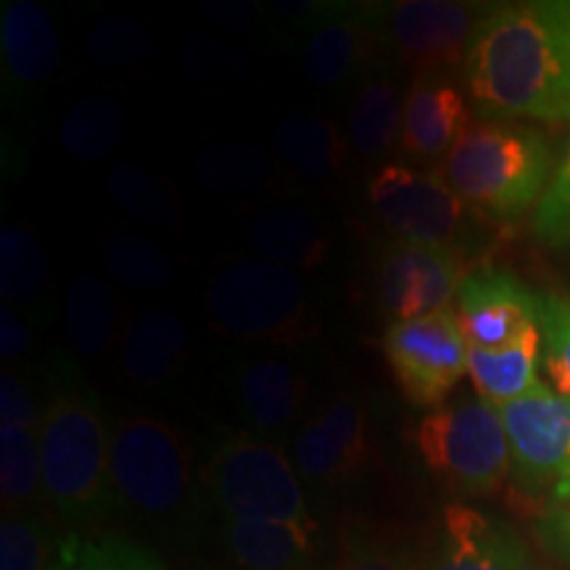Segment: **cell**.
I'll return each instance as SVG.
<instances>
[{
	"label": "cell",
	"mask_w": 570,
	"mask_h": 570,
	"mask_svg": "<svg viewBox=\"0 0 570 570\" xmlns=\"http://www.w3.org/2000/svg\"><path fill=\"white\" fill-rule=\"evenodd\" d=\"M46 525L32 515L6 512L0 523V570H53Z\"/></svg>",
	"instance_id": "cell-36"
},
{
	"label": "cell",
	"mask_w": 570,
	"mask_h": 570,
	"mask_svg": "<svg viewBox=\"0 0 570 570\" xmlns=\"http://www.w3.org/2000/svg\"><path fill=\"white\" fill-rule=\"evenodd\" d=\"M375 217L396 238L454 248L465 254L479 246V214L449 188L439 173L407 164H383L367 188Z\"/></svg>",
	"instance_id": "cell-8"
},
{
	"label": "cell",
	"mask_w": 570,
	"mask_h": 570,
	"mask_svg": "<svg viewBox=\"0 0 570 570\" xmlns=\"http://www.w3.org/2000/svg\"><path fill=\"white\" fill-rule=\"evenodd\" d=\"M381 346L399 391L415 407L439 410L468 375L470 344L452 306L389 323Z\"/></svg>",
	"instance_id": "cell-9"
},
{
	"label": "cell",
	"mask_w": 570,
	"mask_h": 570,
	"mask_svg": "<svg viewBox=\"0 0 570 570\" xmlns=\"http://www.w3.org/2000/svg\"><path fill=\"white\" fill-rule=\"evenodd\" d=\"M541 362L552 389L570 402V296H539Z\"/></svg>",
	"instance_id": "cell-35"
},
{
	"label": "cell",
	"mask_w": 570,
	"mask_h": 570,
	"mask_svg": "<svg viewBox=\"0 0 570 570\" xmlns=\"http://www.w3.org/2000/svg\"><path fill=\"white\" fill-rule=\"evenodd\" d=\"M552 173L550 140L537 127L502 119L470 125L439 167L449 188L489 223L537 209Z\"/></svg>",
	"instance_id": "cell-3"
},
{
	"label": "cell",
	"mask_w": 570,
	"mask_h": 570,
	"mask_svg": "<svg viewBox=\"0 0 570 570\" xmlns=\"http://www.w3.org/2000/svg\"><path fill=\"white\" fill-rule=\"evenodd\" d=\"M510 441L512 475L523 489L547 491L570 483V402L547 383L499 407Z\"/></svg>",
	"instance_id": "cell-11"
},
{
	"label": "cell",
	"mask_w": 570,
	"mask_h": 570,
	"mask_svg": "<svg viewBox=\"0 0 570 570\" xmlns=\"http://www.w3.org/2000/svg\"><path fill=\"white\" fill-rule=\"evenodd\" d=\"M539 539L554 558L570 562V483L554 489L539 512Z\"/></svg>",
	"instance_id": "cell-39"
},
{
	"label": "cell",
	"mask_w": 570,
	"mask_h": 570,
	"mask_svg": "<svg viewBox=\"0 0 570 570\" xmlns=\"http://www.w3.org/2000/svg\"><path fill=\"white\" fill-rule=\"evenodd\" d=\"M248 244L256 256L288 269H312L331 252V238L312 214L302 209L259 212L248 225Z\"/></svg>",
	"instance_id": "cell-22"
},
{
	"label": "cell",
	"mask_w": 570,
	"mask_h": 570,
	"mask_svg": "<svg viewBox=\"0 0 570 570\" xmlns=\"http://www.w3.org/2000/svg\"><path fill=\"white\" fill-rule=\"evenodd\" d=\"M196 177L217 194H246L267 177V159L252 142H214L196 156Z\"/></svg>",
	"instance_id": "cell-33"
},
{
	"label": "cell",
	"mask_w": 570,
	"mask_h": 570,
	"mask_svg": "<svg viewBox=\"0 0 570 570\" xmlns=\"http://www.w3.org/2000/svg\"><path fill=\"white\" fill-rule=\"evenodd\" d=\"M431 570H537L529 547L504 520L454 502L444 508Z\"/></svg>",
	"instance_id": "cell-15"
},
{
	"label": "cell",
	"mask_w": 570,
	"mask_h": 570,
	"mask_svg": "<svg viewBox=\"0 0 570 570\" xmlns=\"http://www.w3.org/2000/svg\"><path fill=\"white\" fill-rule=\"evenodd\" d=\"M111 483L142 515H177L190 491V449L183 433L151 415L119 417L111 425Z\"/></svg>",
	"instance_id": "cell-7"
},
{
	"label": "cell",
	"mask_w": 570,
	"mask_h": 570,
	"mask_svg": "<svg viewBox=\"0 0 570 570\" xmlns=\"http://www.w3.org/2000/svg\"><path fill=\"white\" fill-rule=\"evenodd\" d=\"M404 104L389 77H370L356 92L348 114V138L365 159H377L402 140Z\"/></svg>",
	"instance_id": "cell-26"
},
{
	"label": "cell",
	"mask_w": 570,
	"mask_h": 570,
	"mask_svg": "<svg viewBox=\"0 0 570 570\" xmlns=\"http://www.w3.org/2000/svg\"><path fill=\"white\" fill-rule=\"evenodd\" d=\"M415 446L441 487L460 497L494 494L512 473L502 412L483 396H462L420 420Z\"/></svg>",
	"instance_id": "cell-4"
},
{
	"label": "cell",
	"mask_w": 570,
	"mask_h": 570,
	"mask_svg": "<svg viewBox=\"0 0 570 570\" xmlns=\"http://www.w3.org/2000/svg\"><path fill=\"white\" fill-rule=\"evenodd\" d=\"M188 327L173 312L148 309L127 325L122 341V370L140 386H159L180 373L188 356Z\"/></svg>",
	"instance_id": "cell-20"
},
{
	"label": "cell",
	"mask_w": 570,
	"mask_h": 570,
	"mask_svg": "<svg viewBox=\"0 0 570 570\" xmlns=\"http://www.w3.org/2000/svg\"><path fill=\"white\" fill-rule=\"evenodd\" d=\"M483 6L454 0H399L389 11V38L417 75H444L465 61Z\"/></svg>",
	"instance_id": "cell-12"
},
{
	"label": "cell",
	"mask_w": 570,
	"mask_h": 570,
	"mask_svg": "<svg viewBox=\"0 0 570 570\" xmlns=\"http://www.w3.org/2000/svg\"><path fill=\"white\" fill-rule=\"evenodd\" d=\"M235 394L248 423L259 431H281L302 412L306 381L294 365L267 356L238 370Z\"/></svg>",
	"instance_id": "cell-21"
},
{
	"label": "cell",
	"mask_w": 570,
	"mask_h": 570,
	"mask_svg": "<svg viewBox=\"0 0 570 570\" xmlns=\"http://www.w3.org/2000/svg\"><path fill=\"white\" fill-rule=\"evenodd\" d=\"M458 317L473 348H502L539 325V294L499 269L470 273L458 294Z\"/></svg>",
	"instance_id": "cell-14"
},
{
	"label": "cell",
	"mask_w": 570,
	"mask_h": 570,
	"mask_svg": "<svg viewBox=\"0 0 570 570\" xmlns=\"http://www.w3.org/2000/svg\"><path fill=\"white\" fill-rule=\"evenodd\" d=\"M30 325L9 304L0 306V356L3 362L19 360L30 348Z\"/></svg>",
	"instance_id": "cell-43"
},
{
	"label": "cell",
	"mask_w": 570,
	"mask_h": 570,
	"mask_svg": "<svg viewBox=\"0 0 570 570\" xmlns=\"http://www.w3.org/2000/svg\"><path fill=\"white\" fill-rule=\"evenodd\" d=\"M0 491L6 508H21L42 494L40 425L0 423Z\"/></svg>",
	"instance_id": "cell-31"
},
{
	"label": "cell",
	"mask_w": 570,
	"mask_h": 570,
	"mask_svg": "<svg viewBox=\"0 0 570 570\" xmlns=\"http://www.w3.org/2000/svg\"><path fill=\"white\" fill-rule=\"evenodd\" d=\"M63 320H67L69 344L80 354L101 356L117 341V298L109 285L98 281L96 275H77L71 281L67 304H63Z\"/></svg>",
	"instance_id": "cell-25"
},
{
	"label": "cell",
	"mask_w": 570,
	"mask_h": 570,
	"mask_svg": "<svg viewBox=\"0 0 570 570\" xmlns=\"http://www.w3.org/2000/svg\"><path fill=\"white\" fill-rule=\"evenodd\" d=\"M470 125V109L458 85L436 71L417 75L404 101L399 148L412 161H444Z\"/></svg>",
	"instance_id": "cell-16"
},
{
	"label": "cell",
	"mask_w": 570,
	"mask_h": 570,
	"mask_svg": "<svg viewBox=\"0 0 570 570\" xmlns=\"http://www.w3.org/2000/svg\"><path fill=\"white\" fill-rule=\"evenodd\" d=\"M156 38L146 24L130 17H106L92 27L88 51L106 69H125L154 53Z\"/></svg>",
	"instance_id": "cell-34"
},
{
	"label": "cell",
	"mask_w": 570,
	"mask_h": 570,
	"mask_svg": "<svg viewBox=\"0 0 570 570\" xmlns=\"http://www.w3.org/2000/svg\"><path fill=\"white\" fill-rule=\"evenodd\" d=\"M223 544L244 570H306L317 554V523L225 518Z\"/></svg>",
	"instance_id": "cell-18"
},
{
	"label": "cell",
	"mask_w": 570,
	"mask_h": 570,
	"mask_svg": "<svg viewBox=\"0 0 570 570\" xmlns=\"http://www.w3.org/2000/svg\"><path fill=\"white\" fill-rule=\"evenodd\" d=\"M336 570H415L402 552L375 541H354L341 554Z\"/></svg>",
	"instance_id": "cell-41"
},
{
	"label": "cell",
	"mask_w": 570,
	"mask_h": 570,
	"mask_svg": "<svg viewBox=\"0 0 570 570\" xmlns=\"http://www.w3.org/2000/svg\"><path fill=\"white\" fill-rule=\"evenodd\" d=\"M375 27L370 11H336L315 27L304 48V75L317 88H336L360 75L375 53Z\"/></svg>",
	"instance_id": "cell-19"
},
{
	"label": "cell",
	"mask_w": 570,
	"mask_h": 570,
	"mask_svg": "<svg viewBox=\"0 0 570 570\" xmlns=\"http://www.w3.org/2000/svg\"><path fill=\"white\" fill-rule=\"evenodd\" d=\"M462 80L487 119L570 122V0L491 6L470 40Z\"/></svg>",
	"instance_id": "cell-1"
},
{
	"label": "cell",
	"mask_w": 570,
	"mask_h": 570,
	"mask_svg": "<svg viewBox=\"0 0 570 570\" xmlns=\"http://www.w3.org/2000/svg\"><path fill=\"white\" fill-rule=\"evenodd\" d=\"M273 146L275 154L306 180H325L348 159V142L338 127L315 114H296L277 125Z\"/></svg>",
	"instance_id": "cell-24"
},
{
	"label": "cell",
	"mask_w": 570,
	"mask_h": 570,
	"mask_svg": "<svg viewBox=\"0 0 570 570\" xmlns=\"http://www.w3.org/2000/svg\"><path fill=\"white\" fill-rule=\"evenodd\" d=\"M539 362L541 331L537 325L512 344L494 348V352L470 346L468 375L479 396L502 407V404L515 402V399L525 396L531 389L539 386Z\"/></svg>",
	"instance_id": "cell-23"
},
{
	"label": "cell",
	"mask_w": 570,
	"mask_h": 570,
	"mask_svg": "<svg viewBox=\"0 0 570 570\" xmlns=\"http://www.w3.org/2000/svg\"><path fill=\"white\" fill-rule=\"evenodd\" d=\"M269 9L275 13H281L285 19H296V21H317L323 24L325 19H331L333 9L336 6L331 3H312V0H277V3H269Z\"/></svg>",
	"instance_id": "cell-44"
},
{
	"label": "cell",
	"mask_w": 570,
	"mask_h": 570,
	"mask_svg": "<svg viewBox=\"0 0 570 570\" xmlns=\"http://www.w3.org/2000/svg\"><path fill=\"white\" fill-rule=\"evenodd\" d=\"M125 132V109L106 96H90L71 106L61 122L63 148L80 161H96L111 156L122 146Z\"/></svg>",
	"instance_id": "cell-27"
},
{
	"label": "cell",
	"mask_w": 570,
	"mask_h": 570,
	"mask_svg": "<svg viewBox=\"0 0 570 570\" xmlns=\"http://www.w3.org/2000/svg\"><path fill=\"white\" fill-rule=\"evenodd\" d=\"M248 67L246 56L240 48L230 46L223 38L214 35H194L185 42L183 69L190 80L198 82H230L238 80Z\"/></svg>",
	"instance_id": "cell-38"
},
{
	"label": "cell",
	"mask_w": 570,
	"mask_h": 570,
	"mask_svg": "<svg viewBox=\"0 0 570 570\" xmlns=\"http://www.w3.org/2000/svg\"><path fill=\"white\" fill-rule=\"evenodd\" d=\"M53 570H167L135 541L117 533L71 531L56 544Z\"/></svg>",
	"instance_id": "cell-28"
},
{
	"label": "cell",
	"mask_w": 570,
	"mask_h": 570,
	"mask_svg": "<svg viewBox=\"0 0 570 570\" xmlns=\"http://www.w3.org/2000/svg\"><path fill=\"white\" fill-rule=\"evenodd\" d=\"M101 256L109 275L114 281L127 285V288L148 291L151 294V291L167 288L175 277V262L167 254V248L151 238H142V235H109L104 240Z\"/></svg>",
	"instance_id": "cell-30"
},
{
	"label": "cell",
	"mask_w": 570,
	"mask_h": 570,
	"mask_svg": "<svg viewBox=\"0 0 570 570\" xmlns=\"http://www.w3.org/2000/svg\"><path fill=\"white\" fill-rule=\"evenodd\" d=\"M373 454L365 404L354 396H338L302 425L294 444V465L306 481L341 487L365 473Z\"/></svg>",
	"instance_id": "cell-13"
},
{
	"label": "cell",
	"mask_w": 570,
	"mask_h": 570,
	"mask_svg": "<svg viewBox=\"0 0 570 570\" xmlns=\"http://www.w3.org/2000/svg\"><path fill=\"white\" fill-rule=\"evenodd\" d=\"M212 323L225 336L294 344L317 331L306 285L296 269L265 259H230L206 288Z\"/></svg>",
	"instance_id": "cell-5"
},
{
	"label": "cell",
	"mask_w": 570,
	"mask_h": 570,
	"mask_svg": "<svg viewBox=\"0 0 570 570\" xmlns=\"http://www.w3.org/2000/svg\"><path fill=\"white\" fill-rule=\"evenodd\" d=\"M51 370L40 420L42 497L67 523L88 525L111 508V431L101 402L75 367L59 360Z\"/></svg>",
	"instance_id": "cell-2"
},
{
	"label": "cell",
	"mask_w": 570,
	"mask_h": 570,
	"mask_svg": "<svg viewBox=\"0 0 570 570\" xmlns=\"http://www.w3.org/2000/svg\"><path fill=\"white\" fill-rule=\"evenodd\" d=\"M106 190L119 209L146 225L175 227L180 219V204H177L173 188L140 164H114L106 175Z\"/></svg>",
	"instance_id": "cell-29"
},
{
	"label": "cell",
	"mask_w": 570,
	"mask_h": 570,
	"mask_svg": "<svg viewBox=\"0 0 570 570\" xmlns=\"http://www.w3.org/2000/svg\"><path fill=\"white\" fill-rule=\"evenodd\" d=\"M531 230L533 238L544 246L558 248L570 244V135L554 164L552 180L533 209Z\"/></svg>",
	"instance_id": "cell-37"
},
{
	"label": "cell",
	"mask_w": 570,
	"mask_h": 570,
	"mask_svg": "<svg viewBox=\"0 0 570 570\" xmlns=\"http://www.w3.org/2000/svg\"><path fill=\"white\" fill-rule=\"evenodd\" d=\"M468 256L454 248L394 238L375 265L377 309L391 323L446 309L468 277Z\"/></svg>",
	"instance_id": "cell-10"
},
{
	"label": "cell",
	"mask_w": 570,
	"mask_h": 570,
	"mask_svg": "<svg viewBox=\"0 0 570 570\" xmlns=\"http://www.w3.org/2000/svg\"><path fill=\"white\" fill-rule=\"evenodd\" d=\"M42 410L35 404L32 391L21 377L3 373L0 377V423L40 425Z\"/></svg>",
	"instance_id": "cell-40"
},
{
	"label": "cell",
	"mask_w": 570,
	"mask_h": 570,
	"mask_svg": "<svg viewBox=\"0 0 570 570\" xmlns=\"http://www.w3.org/2000/svg\"><path fill=\"white\" fill-rule=\"evenodd\" d=\"M3 92L46 82L59 63V35L48 11L35 0H6L0 9Z\"/></svg>",
	"instance_id": "cell-17"
},
{
	"label": "cell",
	"mask_w": 570,
	"mask_h": 570,
	"mask_svg": "<svg viewBox=\"0 0 570 570\" xmlns=\"http://www.w3.org/2000/svg\"><path fill=\"white\" fill-rule=\"evenodd\" d=\"M46 288V254L35 235L21 225H6L0 230V294L6 302L32 304Z\"/></svg>",
	"instance_id": "cell-32"
},
{
	"label": "cell",
	"mask_w": 570,
	"mask_h": 570,
	"mask_svg": "<svg viewBox=\"0 0 570 570\" xmlns=\"http://www.w3.org/2000/svg\"><path fill=\"white\" fill-rule=\"evenodd\" d=\"M202 481L212 502L230 520H315L294 462L252 433H235L214 449Z\"/></svg>",
	"instance_id": "cell-6"
},
{
	"label": "cell",
	"mask_w": 570,
	"mask_h": 570,
	"mask_svg": "<svg viewBox=\"0 0 570 570\" xmlns=\"http://www.w3.org/2000/svg\"><path fill=\"white\" fill-rule=\"evenodd\" d=\"M198 9L214 24L233 32H252L262 21V13L252 3H240V0H204Z\"/></svg>",
	"instance_id": "cell-42"
}]
</instances>
